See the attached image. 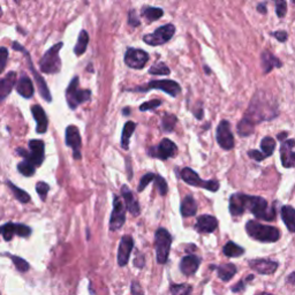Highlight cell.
I'll return each instance as SVG.
<instances>
[{"mask_svg":"<svg viewBox=\"0 0 295 295\" xmlns=\"http://www.w3.org/2000/svg\"><path fill=\"white\" fill-rule=\"evenodd\" d=\"M247 234L259 242H276L280 238V231L277 227L263 225L257 220H249L246 224Z\"/></svg>","mask_w":295,"mask_h":295,"instance_id":"obj_1","label":"cell"},{"mask_svg":"<svg viewBox=\"0 0 295 295\" xmlns=\"http://www.w3.org/2000/svg\"><path fill=\"white\" fill-rule=\"evenodd\" d=\"M273 204L272 207H269L266 201L259 196H249L248 195V202H247V210H249L255 217L262 220H266V222H271L276 218V209H274Z\"/></svg>","mask_w":295,"mask_h":295,"instance_id":"obj_2","label":"cell"},{"mask_svg":"<svg viewBox=\"0 0 295 295\" xmlns=\"http://www.w3.org/2000/svg\"><path fill=\"white\" fill-rule=\"evenodd\" d=\"M62 43L53 45L44 53L39 60V68L45 74H57L61 69V59L59 57V51L62 48Z\"/></svg>","mask_w":295,"mask_h":295,"instance_id":"obj_3","label":"cell"},{"mask_svg":"<svg viewBox=\"0 0 295 295\" xmlns=\"http://www.w3.org/2000/svg\"><path fill=\"white\" fill-rule=\"evenodd\" d=\"M90 98H91V91L88 89H80V80L77 76L74 77L70 81L68 88L66 89V101L69 108L75 110L78 105L88 102Z\"/></svg>","mask_w":295,"mask_h":295,"instance_id":"obj_4","label":"cell"},{"mask_svg":"<svg viewBox=\"0 0 295 295\" xmlns=\"http://www.w3.org/2000/svg\"><path fill=\"white\" fill-rule=\"evenodd\" d=\"M29 151L23 148L17 149V152L20 156L25 157V160L34 165L35 167L41 166L45 158V144L42 140H30L29 141Z\"/></svg>","mask_w":295,"mask_h":295,"instance_id":"obj_5","label":"cell"},{"mask_svg":"<svg viewBox=\"0 0 295 295\" xmlns=\"http://www.w3.org/2000/svg\"><path fill=\"white\" fill-rule=\"evenodd\" d=\"M155 245H156V258L159 264H165L170 255L172 235L170 232L165 229H158L155 234Z\"/></svg>","mask_w":295,"mask_h":295,"instance_id":"obj_6","label":"cell"},{"mask_svg":"<svg viewBox=\"0 0 295 295\" xmlns=\"http://www.w3.org/2000/svg\"><path fill=\"white\" fill-rule=\"evenodd\" d=\"M151 89H159L163 90L171 97H176L181 92V86L179 83L172 80H159V81H150L149 83L144 85L136 86V88L132 89V91L137 92H147L148 90Z\"/></svg>","mask_w":295,"mask_h":295,"instance_id":"obj_7","label":"cell"},{"mask_svg":"<svg viewBox=\"0 0 295 295\" xmlns=\"http://www.w3.org/2000/svg\"><path fill=\"white\" fill-rule=\"evenodd\" d=\"M12 46H13V50L19 51V52H22L23 54H25L26 58H27V61H28V64H29V68H30L31 72H33L35 80H36V82H37L39 93H41V96L44 98V100L48 102V103H50V102L52 101V96H51L50 90L48 88V85H46V83H45V80L41 75H39L37 70L35 69L34 64H33V61H31V58H30V54H29L28 51L23 48V46L20 44L19 42H13V44H12Z\"/></svg>","mask_w":295,"mask_h":295,"instance_id":"obj_8","label":"cell"},{"mask_svg":"<svg viewBox=\"0 0 295 295\" xmlns=\"http://www.w3.org/2000/svg\"><path fill=\"white\" fill-rule=\"evenodd\" d=\"M181 179L184 182L190 184L194 187L204 188V189L210 190V191H217L219 189V182L216 180H202L196 172H194L189 167H184L181 171Z\"/></svg>","mask_w":295,"mask_h":295,"instance_id":"obj_9","label":"cell"},{"mask_svg":"<svg viewBox=\"0 0 295 295\" xmlns=\"http://www.w3.org/2000/svg\"><path fill=\"white\" fill-rule=\"evenodd\" d=\"M175 33V27L168 23V25H165L159 27L156 31H153L152 34L145 35L143 37L144 43H147L148 45L151 46H158L163 45L165 43H167L170 39L173 37V35Z\"/></svg>","mask_w":295,"mask_h":295,"instance_id":"obj_10","label":"cell"},{"mask_svg":"<svg viewBox=\"0 0 295 295\" xmlns=\"http://www.w3.org/2000/svg\"><path fill=\"white\" fill-rule=\"evenodd\" d=\"M178 152V147L171 140L164 139L159 143L158 147H152L148 150V155L151 156L152 158H158L162 160H166L171 157L175 156Z\"/></svg>","mask_w":295,"mask_h":295,"instance_id":"obj_11","label":"cell"},{"mask_svg":"<svg viewBox=\"0 0 295 295\" xmlns=\"http://www.w3.org/2000/svg\"><path fill=\"white\" fill-rule=\"evenodd\" d=\"M126 222V208L123 201L118 196L113 198V210L110 218V231L116 232L124 226Z\"/></svg>","mask_w":295,"mask_h":295,"instance_id":"obj_12","label":"cell"},{"mask_svg":"<svg viewBox=\"0 0 295 295\" xmlns=\"http://www.w3.org/2000/svg\"><path fill=\"white\" fill-rule=\"evenodd\" d=\"M149 60V54L141 49L129 48L125 53V64L129 68L142 69Z\"/></svg>","mask_w":295,"mask_h":295,"instance_id":"obj_13","label":"cell"},{"mask_svg":"<svg viewBox=\"0 0 295 295\" xmlns=\"http://www.w3.org/2000/svg\"><path fill=\"white\" fill-rule=\"evenodd\" d=\"M217 142L224 150H232L234 148V137L231 132V125L227 120H223L217 127Z\"/></svg>","mask_w":295,"mask_h":295,"instance_id":"obj_14","label":"cell"},{"mask_svg":"<svg viewBox=\"0 0 295 295\" xmlns=\"http://www.w3.org/2000/svg\"><path fill=\"white\" fill-rule=\"evenodd\" d=\"M66 144L73 149V157L75 159L81 158V135L76 126H68L66 129Z\"/></svg>","mask_w":295,"mask_h":295,"instance_id":"obj_15","label":"cell"},{"mask_svg":"<svg viewBox=\"0 0 295 295\" xmlns=\"http://www.w3.org/2000/svg\"><path fill=\"white\" fill-rule=\"evenodd\" d=\"M134 248V240L131 235H124L120 240L119 248H118V264L125 266L129 261V256Z\"/></svg>","mask_w":295,"mask_h":295,"instance_id":"obj_16","label":"cell"},{"mask_svg":"<svg viewBox=\"0 0 295 295\" xmlns=\"http://www.w3.org/2000/svg\"><path fill=\"white\" fill-rule=\"evenodd\" d=\"M294 140H286L280 145V157L281 164L285 168H292L295 164V153H294Z\"/></svg>","mask_w":295,"mask_h":295,"instance_id":"obj_17","label":"cell"},{"mask_svg":"<svg viewBox=\"0 0 295 295\" xmlns=\"http://www.w3.org/2000/svg\"><path fill=\"white\" fill-rule=\"evenodd\" d=\"M247 202H248V195L246 194H233L230 198V212L233 217H238V216H242L247 210Z\"/></svg>","mask_w":295,"mask_h":295,"instance_id":"obj_18","label":"cell"},{"mask_svg":"<svg viewBox=\"0 0 295 295\" xmlns=\"http://www.w3.org/2000/svg\"><path fill=\"white\" fill-rule=\"evenodd\" d=\"M249 266L261 274H272L278 269V263L270 259H253L249 262Z\"/></svg>","mask_w":295,"mask_h":295,"instance_id":"obj_19","label":"cell"},{"mask_svg":"<svg viewBox=\"0 0 295 295\" xmlns=\"http://www.w3.org/2000/svg\"><path fill=\"white\" fill-rule=\"evenodd\" d=\"M218 227V220L214 216L202 215L198 218L195 229L199 233H212Z\"/></svg>","mask_w":295,"mask_h":295,"instance_id":"obj_20","label":"cell"},{"mask_svg":"<svg viewBox=\"0 0 295 295\" xmlns=\"http://www.w3.org/2000/svg\"><path fill=\"white\" fill-rule=\"evenodd\" d=\"M121 194H123V198L125 200V208L127 209L133 216H139L141 208L140 203L137 202V200L134 198L132 190L124 184L123 188H121Z\"/></svg>","mask_w":295,"mask_h":295,"instance_id":"obj_21","label":"cell"},{"mask_svg":"<svg viewBox=\"0 0 295 295\" xmlns=\"http://www.w3.org/2000/svg\"><path fill=\"white\" fill-rule=\"evenodd\" d=\"M201 263V258L195 255L184 256L180 262V270L184 276H192L198 271Z\"/></svg>","mask_w":295,"mask_h":295,"instance_id":"obj_22","label":"cell"},{"mask_svg":"<svg viewBox=\"0 0 295 295\" xmlns=\"http://www.w3.org/2000/svg\"><path fill=\"white\" fill-rule=\"evenodd\" d=\"M31 113L36 120V132L38 134H44L46 131H48V126H49V121H48V117L45 115V111L43 110L41 105H34L31 108Z\"/></svg>","mask_w":295,"mask_h":295,"instance_id":"obj_23","label":"cell"},{"mask_svg":"<svg viewBox=\"0 0 295 295\" xmlns=\"http://www.w3.org/2000/svg\"><path fill=\"white\" fill-rule=\"evenodd\" d=\"M17 91L20 96L25 97L28 100V98H31L34 96V84H33V81L30 80V77L27 75V74H22L21 76H20L19 81L17 82Z\"/></svg>","mask_w":295,"mask_h":295,"instance_id":"obj_24","label":"cell"},{"mask_svg":"<svg viewBox=\"0 0 295 295\" xmlns=\"http://www.w3.org/2000/svg\"><path fill=\"white\" fill-rule=\"evenodd\" d=\"M15 84H17V73L15 72H10L0 80V103L10 95Z\"/></svg>","mask_w":295,"mask_h":295,"instance_id":"obj_25","label":"cell"},{"mask_svg":"<svg viewBox=\"0 0 295 295\" xmlns=\"http://www.w3.org/2000/svg\"><path fill=\"white\" fill-rule=\"evenodd\" d=\"M261 60H262V67H263V70H264V73L267 74L270 73L271 70H272L274 67H281V61L279 60L278 58H276L273 56L272 53L270 52V51H264V52L262 53L261 56Z\"/></svg>","mask_w":295,"mask_h":295,"instance_id":"obj_26","label":"cell"},{"mask_svg":"<svg viewBox=\"0 0 295 295\" xmlns=\"http://www.w3.org/2000/svg\"><path fill=\"white\" fill-rule=\"evenodd\" d=\"M180 211L183 217H192V216L196 215V212H198V204H196L192 196L188 195L183 199L182 203L180 206Z\"/></svg>","mask_w":295,"mask_h":295,"instance_id":"obj_27","label":"cell"},{"mask_svg":"<svg viewBox=\"0 0 295 295\" xmlns=\"http://www.w3.org/2000/svg\"><path fill=\"white\" fill-rule=\"evenodd\" d=\"M281 218L284 220L285 225L287 229L293 233L295 232V210L293 207L290 206H284L281 208Z\"/></svg>","mask_w":295,"mask_h":295,"instance_id":"obj_28","label":"cell"},{"mask_svg":"<svg viewBox=\"0 0 295 295\" xmlns=\"http://www.w3.org/2000/svg\"><path fill=\"white\" fill-rule=\"evenodd\" d=\"M135 128H136V124L133 123V121H127L126 125L124 126L123 134H121V147H123V149H125V150H127L129 147V140H131Z\"/></svg>","mask_w":295,"mask_h":295,"instance_id":"obj_29","label":"cell"},{"mask_svg":"<svg viewBox=\"0 0 295 295\" xmlns=\"http://www.w3.org/2000/svg\"><path fill=\"white\" fill-rule=\"evenodd\" d=\"M237 273V267L232 263H227V264H223L218 266V277L222 279L223 281H229Z\"/></svg>","mask_w":295,"mask_h":295,"instance_id":"obj_30","label":"cell"},{"mask_svg":"<svg viewBox=\"0 0 295 295\" xmlns=\"http://www.w3.org/2000/svg\"><path fill=\"white\" fill-rule=\"evenodd\" d=\"M142 15L145 18V20H147L148 23H151L162 18L164 15V11L162 9H158V7L148 6V7H143Z\"/></svg>","mask_w":295,"mask_h":295,"instance_id":"obj_31","label":"cell"},{"mask_svg":"<svg viewBox=\"0 0 295 295\" xmlns=\"http://www.w3.org/2000/svg\"><path fill=\"white\" fill-rule=\"evenodd\" d=\"M223 253L227 257H239L245 253V249L242 247L238 246L233 241H229L223 248Z\"/></svg>","mask_w":295,"mask_h":295,"instance_id":"obj_32","label":"cell"},{"mask_svg":"<svg viewBox=\"0 0 295 295\" xmlns=\"http://www.w3.org/2000/svg\"><path fill=\"white\" fill-rule=\"evenodd\" d=\"M88 43H89V35L85 30H82L80 35H78L75 48H74V52H75L77 57H80L81 54H83L85 52Z\"/></svg>","mask_w":295,"mask_h":295,"instance_id":"obj_33","label":"cell"},{"mask_svg":"<svg viewBox=\"0 0 295 295\" xmlns=\"http://www.w3.org/2000/svg\"><path fill=\"white\" fill-rule=\"evenodd\" d=\"M7 186H9L10 189L12 190V192H13L14 198L17 199L19 202H21L22 204H26L28 203L30 201V195L28 194V192L25 191L23 189H21V188H19L18 186H15V184L13 182H11V181L9 180L7 181Z\"/></svg>","mask_w":295,"mask_h":295,"instance_id":"obj_34","label":"cell"},{"mask_svg":"<svg viewBox=\"0 0 295 295\" xmlns=\"http://www.w3.org/2000/svg\"><path fill=\"white\" fill-rule=\"evenodd\" d=\"M254 128H255V124L253 123V121L247 119V118H243L238 125V133L242 136H248L254 133Z\"/></svg>","mask_w":295,"mask_h":295,"instance_id":"obj_35","label":"cell"},{"mask_svg":"<svg viewBox=\"0 0 295 295\" xmlns=\"http://www.w3.org/2000/svg\"><path fill=\"white\" fill-rule=\"evenodd\" d=\"M176 123H178V118L174 115H170V113H166L164 115L163 120H162V129L165 133H172L173 129H174Z\"/></svg>","mask_w":295,"mask_h":295,"instance_id":"obj_36","label":"cell"},{"mask_svg":"<svg viewBox=\"0 0 295 295\" xmlns=\"http://www.w3.org/2000/svg\"><path fill=\"white\" fill-rule=\"evenodd\" d=\"M274 148H276V141L272 137L265 136L261 142V149L263 151V155L265 157H269L273 153Z\"/></svg>","mask_w":295,"mask_h":295,"instance_id":"obj_37","label":"cell"},{"mask_svg":"<svg viewBox=\"0 0 295 295\" xmlns=\"http://www.w3.org/2000/svg\"><path fill=\"white\" fill-rule=\"evenodd\" d=\"M170 73V68L163 61L156 62L149 68V74H151V75H168Z\"/></svg>","mask_w":295,"mask_h":295,"instance_id":"obj_38","label":"cell"},{"mask_svg":"<svg viewBox=\"0 0 295 295\" xmlns=\"http://www.w3.org/2000/svg\"><path fill=\"white\" fill-rule=\"evenodd\" d=\"M18 171L21 173L22 175L31 176V175L35 174L36 167H35L31 163H29L28 160H23V162H20L18 164Z\"/></svg>","mask_w":295,"mask_h":295,"instance_id":"obj_39","label":"cell"},{"mask_svg":"<svg viewBox=\"0 0 295 295\" xmlns=\"http://www.w3.org/2000/svg\"><path fill=\"white\" fill-rule=\"evenodd\" d=\"M0 234L5 241H11L14 237V223H7L5 225L0 226Z\"/></svg>","mask_w":295,"mask_h":295,"instance_id":"obj_40","label":"cell"},{"mask_svg":"<svg viewBox=\"0 0 295 295\" xmlns=\"http://www.w3.org/2000/svg\"><path fill=\"white\" fill-rule=\"evenodd\" d=\"M190 293H191V286L188 284H180V285L171 286L172 295H190Z\"/></svg>","mask_w":295,"mask_h":295,"instance_id":"obj_41","label":"cell"},{"mask_svg":"<svg viewBox=\"0 0 295 295\" xmlns=\"http://www.w3.org/2000/svg\"><path fill=\"white\" fill-rule=\"evenodd\" d=\"M14 234L21 238H28L31 234V229L25 224H14Z\"/></svg>","mask_w":295,"mask_h":295,"instance_id":"obj_42","label":"cell"},{"mask_svg":"<svg viewBox=\"0 0 295 295\" xmlns=\"http://www.w3.org/2000/svg\"><path fill=\"white\" fill-rule=\"evenodd\" d=\"M10 257L12 261H13L14 265L17 266V269L19 271H21V272H26V271L29 270V263L26 261V259H23L19 256H13V255H10Z\"/></svg>","mask_w":295,"mask_h":295,"instance_id":"obj_43","label":"cell"},{"mask_svg":"<svg viewBox=\"0 0 295 295\" xmlns=\"http://www.w3.org/2000/svg\"><path fill=\"white\" fill-rule=\"evenodd\" d=\"M155 182H156V188L158 189L159 194L162 196H165L167 194L168 191V187H167V182L166 180H165L163 176L160 175H156L155 178Z\"/></svg>","mask_w":295,"mask_h":295,"instance_id":"obj_44","label":"cell"},{"mask_svg":"<svg viewBox=\"0 0 295 295\" xmlns=\"http://www.w3.org/2000/svg\"><path fill=\"white\" fill-rule=\"evenodd\" d=\"M50 190V186L46 182H43V181H39L36 184V191L39 195L42 201L46 200V196H48V192Z\"/></svg>","mask_w":295,"mask_h":295,"instance_id":"obj_45","label":"cell"},{"mask_svg":"<svg viewBox=\"0 0 295 295\" xmlns=\"http://www.w3.org/2000/svg\"><path fill=\"white\" fill-rule=\"evenodd\" d=\"M155 178H156V174H153V173H147V174H144L140 180V184L139 187H137V190H139L140 192L143 191L144 188L147 187L151 181L155 180Z\"/></svg>","mask_w":295,"mask_h":295,"instance_id":"obj_46","label":"cell"},{"mask_svg":"<svg viewBox=\"0 0 295 295\" xmlns=\"http://www.w3.org/2000/svg\"><path fill=\"white\" fill-rule=\"evenodd\" d=\"M162 105V101L159 100H155V101H151V102H145L142 105L140 106V110L142 112L144 111H152V110H155L158 108V106Z\"/></svg>","mask_w":295,"mask_h":295,"instance_id":"obj_47","label":"cell"},{"mask_svg":"<svg viewBox=\"0 0 295 295\" xmlns=\"http://www.w3.org/2000/svg\"><path fill=\"white\" fill-rule=\"evenodd\" d=\"M7 59H9V50L5 46H0V74L5 69Z\"/></svg>","mask_w":295,"mask_h":295,"instance_id":"obj_48","label":"cell"},{"mask_svg":"<svg viewBox=\"0 0 295 295\" xmlns=\"http://www.w3.org/2000/svg\"><path fill=\"white\" fill-rule=\"evenodd\" d=\"M287 12V4L286 2H281V0H279V2L276 3V13L279 18H284L285 14Z\"/></svg>","mask_w":295,"mask_h":295,"instance_id":"obj_49","label":"cell"},{"mask_svg":"<svg viewBox=\"0 0 295 295\" xmlns=\"http://www.w3.org/2000/svg\"><path fill=\"white\" fill-rule=\"evenodd\" d=\"M128 23H129V26H132V27H137V26L141 25L140 19L137 18L136 12L134 10H132L128 13Z\"/></svg>","mask_w":295,"mask_h":295,"instance_id":"obj_50","label":"cell"},{"mask_svg":"<svg viewBox=\"0 0 295 295\" xmlns=\"http://www.w3.org/2000/svg\"><path fill=\"white\" fill-rule=\"evenodd\" d=\"M131 289H132V295H144L142 286L140 285V282H137L135 280L132 282Z\"/></svg>","mask_w":295,"mask_h":295,"instance_id":"obj_51","label":"cell"},{"mask_svg":"<svg viewBox=\"0 0 295 295\" xmlns=\"http://www.w3.org/2000/svg\"><path fill=\"white\" fill-rule=\"evenodd\" d=\"M248 156H249L250 158L257 160V162H261V160L266 158V157L263 155L261 151H258V150H249V151H248Z\"/></svg>","mask_w":295,"mask_h":295,"instance_id":"obj_52","label":"cell"},{"mask_svg":"<svg viewBox=\"0 0 295 295\" xmlns=\"http://www.w3.org/2000/svg\"><path fill=\"white\" fill-rule=\"evenodd\" d=\"M272 36L276 37L279 42L284 43L287 41V33L286 31H274L272 33Z\"/></svg>","mask_w":295,"mask_h":295,"instance_id":"obj_53","label":"cell"},{"mask_svg":"<svg viewBox=\"0 0 295 295\" xmlns=\"http://www.w3.org/2000/svg\"><path fill=\"white\" fill-rule=\"evenodd\" d=\"M134 265L136 267H139V269H142L143 265H144V257L142 254H139L136 256V258L134 259Z\"/></svg>","mask_w":295,"mask_h":295,"instance_id":"obj_54","label":"cell"},{"mask_svg":"<svg viewBox=\"0 0 295 295\" xmlns=\"http://www.w3.org/2000/svg\"><path fill=\"white\" fill-rule=\"evenodd\" d=\"M257 11L259 12V13L262 14H266V7H265V4H259V5L257 6Z\"/></svg>","mask_w":295,"mask_h":295,"instance_id":"obj_55","label":"cell"},{"mask_svg":"<svg viewBox=\"0 0 295 295\" xmlns=\"http://www.w3.org/2000/svg\"><path fill=\"white\" fill-rule=\"evenodd\" d=\"M240 289H243V281H240L238 285H235L233 287V292H239Z\"/></svg>","mask_w":295,"mask_h":295,"instance_id":"obj_56","label":"cell"},{"mask_svg":"<svg viewBox=\"0 0 295 295\" xmlns=\"http://www.w3.org/2000/svg\"><path fill=\"white\" fill-rule=\"evenodd\" d=\"M287 135H288V134H287V132H284V133H281L280 135H278V139H279V140H281V137L287 136Z\"/></svg>","mask_w":295,"mask_h":295,"instance_id":"obj_57","label":"cell"},{"mask_svg":"<svg viewBox=\"0 0 295 295\" xmlns=\"http://www.w3.org/2000/svg\"><path fill=\"white\" fill-rule=\"evenodd\" d=\"M124 111H125V112H124V115H125V116H127L128 113H131V109H127V108H126V109L124 110Z\"/></svg>","mask_w":295,"mask_h":295,"instance_id":"obj_58","label":"cell"},{"mask_svg":"<svg viewBox=\"0 0 295 295\" xmlns=\"http://www.w3.org/2000/svg\"><path fill=\"white\" fill-rule=\"evenodd\" d=\"M2 15H3V10H2V7H0V18H2Z\"/></svg>","mask_w":295,"mask_h":295,"instance_id":"obj_59","label":"cell"}]
</instances>
